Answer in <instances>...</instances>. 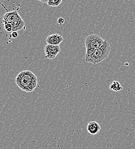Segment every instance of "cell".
<instances>
[{"mask_svg":"<svg viewBox=\"0 0 135 149\" xmlns=\"http://www.w3.org/2000/svg\"><path fill=\"white\" fill-rule=\"evenodd\" d=\"M63 37L61 35L58 33H55L48 36L46 39V42L47 44L60 45V44L63 42Z\"/></svg>","mask_w":135,"mask_h":149,"instance_id":"8992f818","label":"cell"},{"mask_svg":"<svg viewBox=\"0 0 135 149\" xmlns=\"http://www.w3.org/2000/svg\"><path fill=\"white\" fill-rule=\"evenodd\" d=\"M11 36L13 38H16L19 37V33L17 32H12L11 33Z\"/></svg>","mask_w":135,"mask_h":149,"instance_id":"7c38bea8","label":"cell"},{"mask_svg":"<svg viewBox=\"0 0 135 149\" xmlns=\"http://www.w3.org/2000/svg\"><path fill=\"white\" fill-rule=\"evenodd\" d=\"M104 41L105 40L98 35H90L86 37L85 41L86 49L85 57L92 55L96 49L103 45Z\"/></svg>","mask_w":135,"mask_h":149,"instance_id":"3957f363","label":"cell"},{"mask_svg":"<svg viewBox=\"0 0 135 149\" xmlns=\"http://www.w3.org/2000/svg\"><path fill=\"white\" fill-rule=\"evenodd\" d=\"M2 23L4 26L5 29L6 30V31L8 32H13V25L12 24L5 21V20H2Z\"/></svg>","mask_w":135,"mask_h":149,"instance_id":"9c48e42d","label":"cell"},{"mask_svg":"<svg viewBox=\"0 0 135 149\" xmlns=\"http://www.w3.org/2000/svg\"><path fill=\"white\" fill-rule=\"evenodd\" d=\"M60 45L47 44L44 48V53L45 54V58L50 60L54 59L60 54Z\"/></svg>","mask_w":135,"mask_h":149,"instance_id":"5b68a950","label":"cell"},{"mask_svg":"<svg viewBox=\"0 0 135 149\" xmlns=\"http://www.w3.org/2000/svg\"><path fill=\"white\" fill-rule=\"evenodd\" d=\"M62 2V0H48L47 5L51 7H58Z\"/></svg>","mask_w":135,"mask_h":149,"instance_id":"30bf717a","label":"cell"},{"mask_svg":"<svg viewBox=\"0 0 135 149\" xmlns=\"http://www.w3.org/2000/svg\"><path fill=\"white\" fill-rule=\"evenodd\" d=\"M15 83L21 90L31 93L38 86V78L31 71H23L16 76Z\"/></svg>","mask_w":135,"mask_h":149,"instance_id":"6da1fadb","label":"cell"},{"mask_svg":"<svg viewBox=\"0 0 135 149\" xmlns=\"http://www.w3.org/2000/svg\"><path fill=\"white\" fill-rule=\"evenodd\" d=\"M101 129V126L97 122H90L87 126V130L92 135L98 134Z\"/></svg>","mask_w":135,"mask_h":149,"instance_id":"52a82bcc","label":"cell"},{"mask_svg":"<svg viewBox=\"0 0 135 149\" xmlns=\"http://www.w3.org/2000/svg\"><path fill=\"white\" fill-rule=\"evenodd\" d=\"M3 19L12 24L13 32H17L25 27V22L17 11L7 12L4 15Z\"/></svg>","mask_w":135,"mask_h":149,"instance_id":"277c9868","label":"cell"},{"mask_svg":"<svg viewBox=\"0 0 135 149\" xmlns=\"http://www.w3.org/2000/svg\"><path fill=\"white\" fill-rule=\"evenodd\" d=\"M123 87L121 85V84L117 81H114L111 85H110V89L113 91H120L122 90Z\"/></svg>","mask_w":135,"mask_h":149,"instance_id":"ba28073f","label":"cell"},{"mask_svg":"<svg viewBox=\"0 0 135 149\" xmlns=\"http://www.w3.org/2000/svg\"><path fill=\"white\" fill-rule=\"evenodd\" d=\"M64 22H65V19H64L62 18V17H60V18H59V19H58V24H59V25H63Z\"/></svg>","mask_w":135,"mask_h":149,"instance_id":"8fae6325","label":"cell"},{"mask_svg":"<svg viewBox=\"0 0 135 149\" xmlns=\"http://www.w3.org/2000/svg\"><path fill=\"white\" fill-rule=\"evenodd\" d=\"M111 50V48L109 42L105 40L103 45L99 48L96 49L92 55L85 57V60L86 62L93 64H98L108 57Z\"/></svg>","mask_w":135,"mask_h":149,"instance_id":"7a4b0ae2","label":"cell"},{"mask_svg":"<svg viewBox=\"0 0 135 149\" xmlns=\"http://www.w3.org/2000/svg\"><path fill=\"white\" fill-rule=\"evenodd\" d=\"M40 2H42V3H47V2H48V0H37Z\"/></svg>","mask_w":135,"mask_h":149,"instance_id":"4fadbf2b","label":"cell"}]
</instances>
